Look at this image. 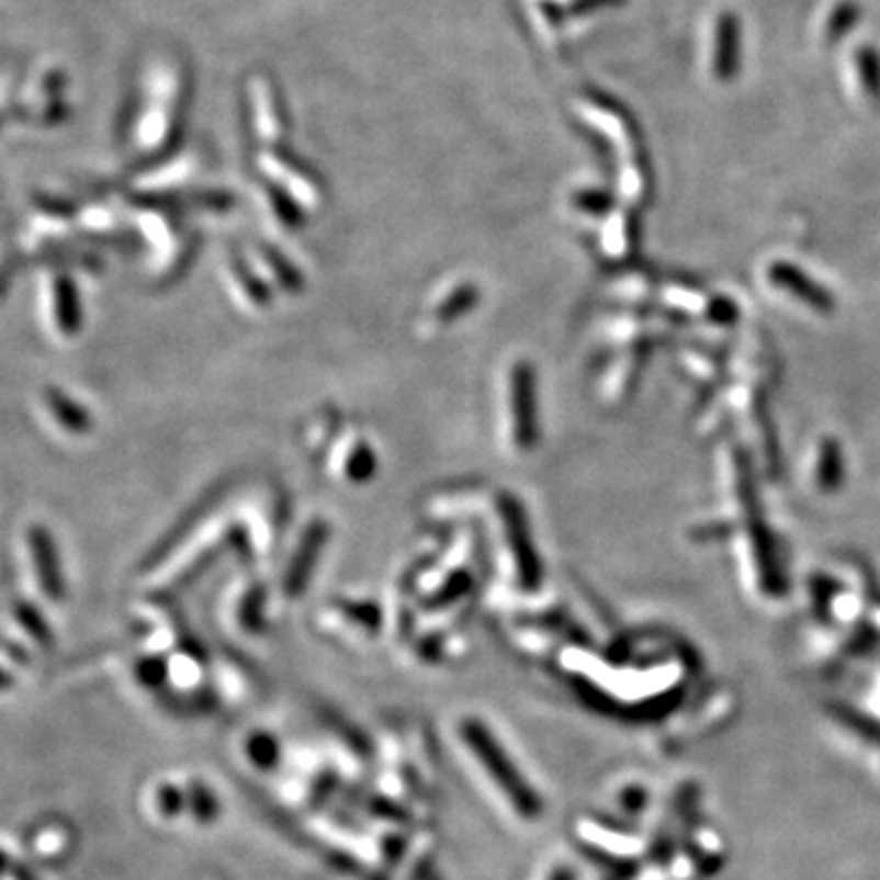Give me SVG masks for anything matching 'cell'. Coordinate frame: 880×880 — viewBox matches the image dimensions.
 <instances>
[{"mask_svg": "<svg viewBox=\"0 0 880 880\" xmlns=\"http://www.w3.org/2000/svg\"><path fill=\"white\" fill-rule=\"evenodd\" d=\"M621 3H627V0H577V3L573 5V13L585 15V13H593V10L609 8V5H621Z\"/></svg>", "mask_w": 880, "mask_h": 880, "instance_id": "cell-10", "label": "cell"}, {"mask_svg": "<svg viewBox=\"0 0 880 880\" xmlns=\"http://www.w3.org/2000/svg\"><path fill=\"white\" fill-rule=\"evenodd\" d=\"M463 736H465L467 746L475 751L477 758L485 764V768L492 772V776H495L497 786L511 798L514 808H517L523 817H533V814H539V810H541L539 798H535V792L526 786L523 778L519 776V770L511 766V760L504 756L497 738L492 736L480 722H475V719H467V722L463 724Z\"/></svg>", "mask_w": 880, "mask_h": 880, "instance_id": "cell-1", "label": "cell"}, {"mask_svg": "<svg viewBox=\"0 0 880 880\" xmlns=\"http://www.w3.org/2000/svg\"><path fill=\"white\" fill-rule=\"evenodd\" d=\"M191 802H193V810H196V814L201 820H213V814L218 812V804L213 802V798L208 796V790L203 788V786H193V790H191Z\"/></svg>", "mask_w": 880, "mask_h": 880, "instance_id": "cell-9", "label": "cell"}, {"mask_svg": "<svg viewBox=\"0 0 880 880\" xmlns=\"http://www.w3.org/2000/svg\"><path fill=\"white\" fill-rule=\"evenodd\" d=\"M854 64L868 101L880 105V52L868 45L858 47L854 52Z\"/></svg>", "mask_w": 880, "mask_h": 880, "instance_id": "cell-7", "label": "cell"}, {"mask_svg": "<svg viewBox=\"0 0 880 880\" xmlns=\"http://www.w3.org/2000/svg\"><path fill=\"white\" fill-rule=\"evenodd\" d=\"M861 15H864V10L856 3V0H839V3H836L830 13V18H826V25H824L826 45L830 47L839 45V42L849 35V32L858 23H861Z\"/></svg>", "mask_w": 880, "mask_h": 880, "instance_id": "cell-6", "label": "cell"}, {"mask_svg": "<svg viewBox=\"0 0 880 880\" xmlns=\"http://www.w3.org/2000/svg\"><path fill=\"white\" fill-rule=\"evenodd\" d=\"M250 756L257 766L270 768L277 764V742L267 734H257L250 738Z\"/></svg>", "mask_w": 880, "mask_h": 880, "instance_id": "cell-8", "label": "cell"}, {"mask_svg": "<svg viewBox=\"0 0 880 880\" xmlns=\"http://www.w3.org/2000/svg\"><path fill=\"white\" fill-rule=\"evenodd\" d=\"M25 563L27 571L35 579V585L47 599H61L64 595V577H61V563L57 555V545L52 541L49 531L45 526L32 523L25 531Z\"/></svg>", "mask_w": 880, "mask_h": 880, "instance_id": "cell-2", "label": "cell"}, {"mask_svg": "<svg viewBox=\"0 0 880 880\" xmlns=\"http://www.w3.org/2000/svg\"><path fill=\"white\" fill-rule=\"evenodd\" d=\"M742 57V20L732 10H722L714 27V59L712 71L717 81H734Z\"/></svg>", "mask_w": 880, "mask_h": 880, "instance_id": "cell-4", "label": "cell"}, {"mask_svg": "<svg viewBox=\"0 0 880 880\" xmlns=\"http://www.w3.org/2000/svg\"><path fill=\"white\" fill-rule=\"evenodd\" d=\"M45 409L52 421L64 428L67 433L81 436L89 431V416H86L81 406L77 402H71L61 390H52V386L45 390Z\"/></svg>", "mask_w": 880, "mask_h": 880, "instance_id": "cell-5", "label": "cell"}, {"mask_svg": "<svg viewBox=\"0 0 880 880\" xmlns=\"http://www.w3.org/2000/svg\"><path fill=\"white\" fill-rule=\"evenodd\" d=\"M47 324L59 338H74L81 328V302L71 279L64 272H52L45 282Z\"/></svg>", "mask_w": 880, "mask_h": 880, "instance_id": "cell-3", "label": "cell"}]
</instances>
